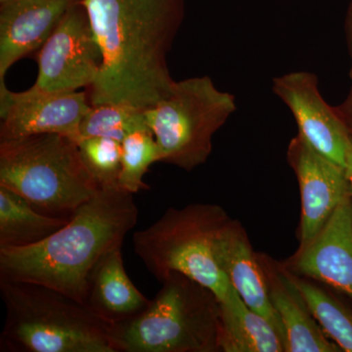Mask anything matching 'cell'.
Segmentation results:
<instances>
[{
	"label": "cell",
	"mask_w": 352,
	"mask_h": 352,
	"mask_svg": "<svg viewBox=\"0 0 352 352\" xmlns=\"http://www.w3.org/2000/svg\"><path fill=\"white\" fill-rule=\"evenodd\" d=\"M102 54L90 104L146 110L175 80L166 55L183 18L184 0H80Z\"/></svg>",
	"instance_id": "6da1fadb"
},
{
	"label": "cell",
	"mask_w": 352,
	"mask_h": 352,
	"mask_svg": "<svg viewBox=\"0 0 352 352\" xmlns=\"http://www.w3.org/2000/svg\"><path fill=\"white\" fill-rule=\"evenodd\" d=\"M138 215L133 194L120 187L100 188L50 237L29 247L0 249V278L43 285L85 305L95 264L122 247Z\"/></svg>",
	"instance_id": "7a4b0ae2"
},
{
	"label": "cell",
	"mask_w": 352,
	"mask_h": 352,
	"mask_svg": "<svg viewBox=\"0 0 352 352\" xmlns=\"http://www.w3.org/2000/svg\"><path fill=\"white\" fill-rule=\"evenodd\" d=\"M6 322L0 351L116 352L112 325L56 289L0 278Z\"/></svg>",
	"instance_id": "3957f363"
},
{
	"label": "cell",
	"mask_w": 352,
	"mask_h": 352,
	"mask_svg": "<svg viewBox=\"0 0 352 352\" xmlns=\"http://www.w3.org/2000/svg\"><path fill=\"white\" fill-rule=\"evenodd\" d=\"M149 305L112 325L116 352H219L220 302L182 273L170 272Z\"/></svg>",
	"instance_id": "277c9868"
},
{
	"label": "cell",
	"mask_w": 352,
	"mask_h": 352,
	"mask_svg": "<svg viewBox=\"0 0 352 352\" xmlns=\"http://www.w3.org/2000/svg\"><path fill=\"white\" fill-rule=\"evenodd\" d=\"M0 186L60 217H71L100 189L75 139L58 133L0 140Z\"/></svg>",
	"instance_id": "5b68a950"
},
{
	"label": "cell",
	"mask_w": 352,
	"mask_h": 352,
	"mask_svg": "<svg viewBox=\"0 0 352 352\" xmlns=\"http://www.w3.org/2000/svg\"><path fill=\"white\" fill-rule=\"evenodd\" d=\"M231 219L214 204L170 208L152 226L133 234L134 252L157 281L173 271L182 273L224 302L234 288L220 270L214 245Z\"/></svg>",
	"instance_id": "8992f818"
},
{
	"label": "cell",
	"mask_w": 352,
	"mask_h": 352,
	"mask_svg": "<svg viewBox=\"0 0 352 352\" xmlns=\"http://www.w3.org/2000/svg\"><path fill=\"white\" fill-rule=\"evenodd\" d=\"M235 96L215 87L210 76L173 82L166 94L144 110L162 162L192 170L207 162L212 136L235 112Z\"/></svg>",
	"instance_id": "52a82bcc"
},
{
	"label": "cell",
	"mask_w": 352,
	"mask_h": 352,
	"mask_svg": "<svg viewBox=\"0 0 352 352\" xmlns=\"http://www.w3.org/2000/svg\"><path fill=\"white\" fill-rule=\"evenodd\" d=\"M38 63V75L32 87L41 91H78L96 80L102 65L101 50L80 0L41 46Z\"/></svg>",
	"instance_id": "ba28073f"
},
{
	"label": "cell",
	"mask_w": 352,
	"mask_h": 352,
	"mask_svg": "<svg viewBox=\"0 0 352 352\" xmlns=\"http://www.w3.org/2000/svg\"><path fill=\"white\" fill-rule=\"evenodd\" d=\"M90 107L87 92H48L34 87L12 92L0 82V140L58 133L78 141Z\"/></svg>",
	"instance_id": "9c48e42d"
},
{
	"label": "cell",
	"mask_w": 352,
	"mask_h": 352,
	"mask_svg": "<svg viewBox=\"0 0 352 352\" xmlns=\"http://www.w3.org/2000/svg\"><path fill=\"white\" fill-rule=\"evenodd\" d=\"M287 161L298 178L302 214L300 245L314 239L352 188L346 168L314 149L302 134L289 141Z\"/></svg>",
	"instance_id": "30bf717a"
},
{
	"label": "cell",
	"mask_w": 352,
	"mask_h": 352,
	"mask_svg": "<svg viewBox=\"0 0 352 352\" xmlns=\"http://www.w3.org/2000/svg\"><path fill=\"white\" fill-rule=\"evenodd\" d=\"M272 91L295 118L298 133L314 149L346 168L352 133L336 107L324 100L317 76L291 72L272 80Z\"/></svg>",
	"instance_id": "8fae6325"
},
{
	"label": "cell",
	"mask_w": 352,
	"mask_h": 352,
	"mask_svg": "<svg viewBox=\"0 0 352 352\" xmlns=\"http://www.w3.org/2000/svg\"><path fill=\"white\" fill-rule=\"evenodd\" d=\"M284 264L293 274L319 282L352 300V197Z\"/></svg>",
	"instance_id": "7c38bea8"
},
{
	"label": "cell",
	"mask_w": 352,
	"mask_h": 352,
	"mask_svg": "<svg viewBox=\"0 0 352 352\" xmlns=\"http://www.w3.org/2000/svg\"><path fill=\"white\" fill-rule=\"evenodd\" d=\"M78 0H7L0 2V82L25 55L41 50L65 14Z\"/></svg>",
	"instance_id": "4fadbf2b"
},
{
	"label": "cell",
	"mask_w": 352,
	"mask_h": 352,
	"mask_svg": "<svg viewBox=\"0 0 352 352\" xmlns=\"http://www.w3.org/2000/svg\"><path fill=\"white\" fill-rule=\"evenodd\" d=\"M270 302L285 330V352H340L310 311L293 274L266 254H258Z\"/></svg>",
	"instance_id": "5bb4252c"
},
{
	"label": "cell",
	"mask_w": 352,
	"mask_h": 352,
	"mask_svg": "<svg viewBox=\"0 0 352 352\" xmlns=\"http://www.w3.org/2000/svg\"><path fill=\"white\" fill-rule=\"evenodd\" d=\"M214 254L220 270L245 305L267 319L285 342L283 324L270 302L258 252L252 249L240 221L231 219L222 229L215 242Z\"/></svg>",
	"instance_id": "9a60e30c"
},
{
	"label": "cell",
	"mask_w": 352,
	"mask_h": 352,
	"mask_svg": "<svg viewBox=\"0 0 352 352\" xmlns=\"http://www.w3.org/2000/svg\"><path fill=\"white\" fill-rule=\"evenodd\" d=\"M122 248L103 254L87 279L85 305L110 325L133 318L151 302L126 274Z\"/></svg>",
	"instance_id": "2e32d148"
},
{
	"label": "cell",
	"mask_w": 352,
	"mask_h": 352,
	"mask_svg": "<svg viewBox=\"0 0 352 352\" xmlns=\"http://www.w3.org/2000/svg\"><path fill=\"white\" fill-rule=\"evenodd\" d=\"M219 349L223 352H285L283 338L233 289L220 303Z\"/></svg>",
	"instance_id": "e0dca14e"
},
{
	"label": "cell",
	"mask_w": 352,
	"mask_h": 352,
	"mask_svg": "<svg viewBox=\"0 0 352 352\" xmlns=\"http://www.w3.org/2000/svg\"><path fill=\"white\" fill-rule=\"evenodd\" d=\"M69 219L41 214L23 197L0 186V249L38 244L66 226Z\"/></svg>",
	"instance_id": "ac0fdd59"
},
{
	"label": "cell",
	"mask_w": 352,
	"mask_h": 352,
	"mask_svg": "<svg viewBox=\"0 0 352 352\" xmlns=\"http://www.w3.org/2000/svg\"><path fill=\"white\" fill-rule=\"evenodd\" d=\"M293 277L310 311L329 339L333 340L342 351L352 352L351 308L326 289L325 285L321 286L319 282L295 274Z\"/></svg>",
	"instance_id": "d6986e66"
},
{
	"label": "cell",
	"mask_w": 352,
	"mask_h": 352,
	"mask_svg": "<svg viewBox=\"0 0 352 352\" xmlns=\"http://www.w3.org/2000/svg\"><path fill=\"white\" fill-rule=\"evenodd\" d=\"M122 170L120 187L131 194L149 189L143 177L153 164L162 162L154 134L144 124L134 129L122 141Z\"/></svg>",
	"instance_id": "ffe728a7"
},
{
	"label": "cell",
	"mask_w": 352,
	"mask_h": 352,
	"mask_svg": "<svg viewBox=\"0 0 352 352\" xmlns=\"http://www.w3.org/2000/svg\"><path fill=\"white\" fill-rule=\"evenodd\" d=\"M144 122V111L140 109L119 103L90 104L80 124V138H105L122 142Z\"/></svg>",
	"instance_id": "44dd1931"
},
{
	"label": "cell",
	"mask_w": 352,
	"mask_h": 352,
	"mask_svg": "<svg viewBox=\"0 0 352 352\" xmlns=\"http://www.w3.org/2000/svg\"><path fill=\"white\" fill-rule=\"evenodd\" d=\"M76 143L83 163L100 188L120 187L122 142L112 138H82Z\"/></svg>",
	"instance_id": "7402d4cb"
},
{
	"label": "cell",
	"mask_w": 352,
	"mask_h": 352,
	"mask_svg": "<svg viewBox=\"0 0 352 352\" xmlns=\"http://www.w3.org/2000/svg\"><path fill=\"white\" fill-rule=\"evenodd\" d=\"M344 32H346L347 50H349V58H351L349 78H351V83L346 98L336 109H337L340 118L346 122L347 127L352 133V0L349 2V8L346 11V21H344Z\"/></svg>",
	"instance_id": "603a6c76"
},
{
	"label": "cell",
	"mask_w": 352,
	"mask_h": 352,
	"mask_svg": "<svg viewBox=\"0 0 352 352\" xmlns=\"http://www.w3.org/2000/svg\"><path fill=\"white\" fill-rule=\"evenodd\" d=\"M346 170L347 177H349V182H351L352 188V141L351 148H349V153H347Z\"/></svg>",
	"instance_id": "cb8c5ba5"
},
{
	"label": "cell",
	"mask_w": 352,
	"mask_h": 352,
	"mask_svg": "<svg viewBox=\"0 0 352 352\" xmlns=\"http://www.w3.org/2000/svg\"><path fill=\"white\" fill-rule=\"evenodd\" d=\"M7 1V0H0V2Z\"/></svg>",
	"instance_id": "d4e9b609"
}]
</instances>
